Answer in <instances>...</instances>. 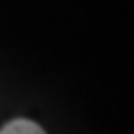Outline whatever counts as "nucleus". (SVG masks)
Wrapping results in <instances>:
<instances>
[{"instance_id":"1","label":"nucleus","mask_w":134,"mask_h":134,"mask_svg":"<svg viewBox=\"0 0 134 134\" xmlns=\"http://www.w3.org/2000/svg\"><path fill=\"white\" fill-rule=\"evenodd\" d=\"M0 134H46V132L31 119H13L0 130Z\"/></svg>"}]
</instances>
